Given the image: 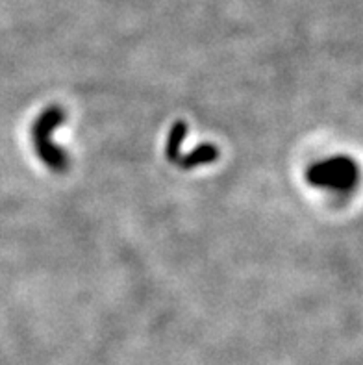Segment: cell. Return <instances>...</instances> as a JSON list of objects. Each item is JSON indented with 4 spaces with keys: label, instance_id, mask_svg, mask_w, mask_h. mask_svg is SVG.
<instances>
[{
    "label": "cell",
    "instance_id": "obj_3",
    "mask_svg": "<svg viewBox=\"0 0 363 365\" xmlns=\"http://www.w3.org/2000/svg\"><path fill=\"white\" fill-rule=\"evenodd\" d=\"M217 156H219L217 147H213V145H200V147L195 148L193 153L188 154V156L178 158L176 163H180V167H184V169H193L197 165L213 162V160H217Z\"/></svg>",
    "mask_w": 363,
    "mask_h": 365
},
{
    "label": "cell",
    "instance_id": "obj_1",
    "mask_svg": "<svg viewBox=\"0 0 363 365\" xmlns=\"http://www.w3.org/2000/svg\"><path fill=\"white\" fill-rule=\"evenodd\" d=\"M308 182L321 187L350 191L358 182V167L349 158H334L322 163H315L308 171Z\"/></svg>",
    "mask_w": 363,
    "mask_h": 365
},
{
    "label": "cell",
    "instance_id": "obj_4",
    "mask_svg": "<svg viewBox=\"0 0 363 365\" xmlns=\"http://www.w3.org/2000/svg\"><path fill=\"white\" fill-rule=\"evenodd\" d=\"M188 135V126L184 123H176L173 128H170L169 141H167V158L170 162H176L180 158V145Z\"/></svg>",
    "mask_w": 363,
    "mask_h": 365
},
{
    "label": "cell",
    "instance_id": "obj_2",
    "mask_svg": "<svg viewBox=\"0 0 363 365\" xmlns=\"http://www.w3.org/2000/svg\"><path fill=\"white\" fill-rule=\"evenodd\" d=\"M61 123H63V111L60 108H51L34 125V141H36L37 153H39L43 162L56 171H61L67 165L65 154L52 141L56 126H60Z\"/></svg>",
    "mask_w": 363,
    "mask_h": 365
}]
</instances>
